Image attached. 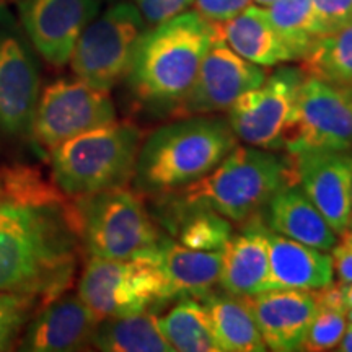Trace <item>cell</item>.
I'll return each instance as SVG.
<instances>
[{"label":"cell","instance_id":"6da1fadb","mask_svg":"<svg viewBox=\"0 0 352 352\" xmlns=\"http://www.w3.org/2000/svg\"><path fill=\"white\" fill-rule=\"evenodd\" d=\"M0 292L50 303L67 292L82 245L74 199L30 166L0 170Z\"/></svg>","mask_w":352,"mask_h":352},{"label":"cell","instance_id":"7a4b0ae2","mask_svg":"<svg viewBox=\"0 0 352 352\" xmlns=\"http://www.w3.org/2000/svg\"><path fill=\"white\" fill-rule=\"evenodd\" d=\"M217 38V23L196 10L148 26L124 77L132 98L148 113L173 118Z\"/></svg>","mask_w":352,"mask_h":352},{"label":"cell","instance_id":"3957f363","mask_svg":"<svg viewBox=\"0 0 352 352\" xmlns=\"http://www.w3.org/2000/svg\"><path fill=\"white\" fill-rule=\"evenodd\" d=\"M236 144L226 118H176L140 144L132 176L135 191L152 197L179 191L209 175Z\"/></svg>","mask_w":352,"mask_h":352},{"label":"cell","instance_id":"277c9868","mask_svg":"<svg viewBox=\"0 0 352 352\" xmlns=\"http://www.w3.org/2000/svg\"><path fill=\"white\" fill-rule=\"evenodd\" d=\"M285 184H294L290 155L254 145H236L209 175L170 195L188 204L212 209L230 222L245 223L261 215L271 197Z\"/></svg>","mask_w":352,"mask_h":352},{"label":"cell","instance_id":"5b68a950","mask_svg":"<svg viewBox=\"0 0 352 352\" xmlns=\"http://www.w3.org/2000/svg\"><path fill=\"white\" fill-rule=\"evenodd\" d=\"M144 132L132 122H109L51 151L52 182L70 199L127 186Z\"/></svg>","mask_w":352,"mask_h":352},{"label":"cell","instance_id":"8992f818","mask_svg":"<svg viewBox=\"0 0 352 352\" xmlns=\"http://www.w3.org/2000/svg\"><path fill=\"white\" fill-rule=\"evenodd\" d=\"M82 248L95 258L155 256L164 240L144 196L126 186L74 199Z\"/></svg>","mask_w":352,"mask_h":352},{"label":"cell","instance_id":"52a82bcc","mask_svg":"<svg viewBox=\"0 0 352 352\" xmlns=\"http://www.w3.org/2000/svg\"><path fill=\"white\" fill-rule=\"evenodd\" d=\"M78 297L100 320L157 314L171 302L157 254L129 259L90 256L78 283Z\"/></svg>","mask_w":352,"mask_h":352},{"label":"cell","instance_id":"ba28073f","mask_svg":"<svg viewBox=\"0 0 352 352\" xmlns=\"http://www.w3.org/2000/svg\"><path fill=\"white\" fill-rule=\"evenodd\" d=\"M148 26L135 3L118 2L95 16L78 36L70 65L76 77L109 91L126 77L140 36Z\"/></svg>","mask_w":352,"mask_h":352},{"label":"cell","instance_id":"9c48e42d","mask_svg":"<svg viewBox=\"0 0 352 352\" xmlns=\"http://www.w3.org/2000/svg\"><path fill=\"white\" fill-rule=\"evenodd\" d=\"M351 147L352 87L307 76L298 88L296 109L284 134V151H349Z\"/></svg>","mask_w":352,"mask_h":352},{"label":"cell","instance_id":"30bf717a","mask_svg":"<svg viewBox=\"0 0 352 352\" xmlns=\"http://www.w3.org/2000/svg\"><path fill=\"white\" fill-rule=\"evenodd\" d=\"M116 121L109 91L88 85L82 78H59L44 88L33 120L32 138L44 151L95 127Z\"/></svg>","mask_w":352,"mask_h":352},{"label":"cell","instance_id":"8fae6325","mask_svg":"<svg viewBox=\"0 0 352 352\" xmlns=\"http://www.w3.org/2000/svg\"><path fill=\"white\" fill-rule=\"evenodd\" d=\"M305 77L300 67H280L233 101L228 122L236 139L267 151L284 148V134Z\"/></svg>","mask_w":352,"mask_h":352},{"label":"cell","instance_id":"7c38bea8","mask_svg":"<svg viewBox=\"0 0 352 352\" xmlns=\"http://www.w3.org/2000/svg\"><path fill=\"white\" fill-rule=\"evenodd\" d=\"M266 77L263 65L243 59L219 36L206 52L191 90L171 120L228 111L233 101L261 85Z\"/></svg>","mask_w":352,"mask_h":352},{"label":"cell","instance_id":"4fadbf2b","mask_svg":"<svg viewBox=\"0 0 352 352\" xmlns=\"http://www.w3.org/2000/svg\"><path fill=\"white\" fill-rule=\"evenodd\" d=\"M289 155L292 183L300 186L340 235L352 214V155L329 148H305Z\"/></svg>","mask_w":352,"mask_h":352},{"label":"cell","instance_id":"5bb4252c","mask_svg":"<svg viewBox=\"0 0 352 352\" xmlns=\"http://www.w3.org/2000/svg\"><path fill=\"white\" fill-rule=\"evenodd\" d=\"M39 83L38 64L23 39L0 28V138H32Z\"/></svg>","mask_w":352,"mask_h":352},{"label":"cell","instance_id":"9a60e30c","mask_svg":"<svg viewBox=\"0 0 352 352\" xmlns=\"http://www.w3.org/2000/svg\"><path fill=\"white\" fill-rule=\"evenodd\" d=\"M98 10L100 0H21L20 6L30 41L56 67L70 63L78 36Z\"/></svg>","mask_w":352,"mask_h":352},{"label":"cell","instance_id":"2e32d148","mask_svg":"<svg viewBox=\"0 0 352 352\" xmlns=\"http://www.w3.org/2000/svg\"><path fill=\"white\" fill-rule=\"evenodd\" d=\"M100 318L78 296L64 292L26 323L20 351L70 352L94 346Z\"/></svg>","mask_w":352,"mask_h":352},{"label":"cell","instance_id":"e0dca14e","mask_svg":"<svg viewBox=\"0 0 352 352\" xmlns=\"http://www.w3.org/2000/svg\"><path fill=\"white\" fill-rule=\"evenodd\" d=\"M267 349L302 351L307 329L318 310L315 290L271 289L246 297Z\"/></svg>","mask_w":352,"mask_h":352},{"label":"cell","instance_id":"ac0fdd59","mask_svg":"<svg viewBox=\"0 0 352 352\" xmlns=\"http://www.w3.org/2000/svg\"><path fill=\"white\" fill-rule=\"evenodd\" d=\"M222 250L219 285L232 296L250 297L270 290V246L267 228L261 215L241 223Z\"/></svg>","mask_w":352,"mask_h":352},{"label":"cell","instance_id":"d6986e66","mask_svg":"<svg viewBox=\"0 0 352 352\" xmlns=\"http://www.w3.org/2000/svg\"><path fill=\"white\" fill-rule=\"evenodd\" d=\"M270 246V290H318L333 283V259L314 248L267 230Z\"/></svg>","mask_w":352,"mask_h":352},{"label":"cell","instance_id":"ffe728a7","mask_svg":"<svg viewBox=\"0 0 352 352\" xmlns=\"http://www.w3.org/2000/svg\"><path fill=\"white\" fill-rule=\"evenodd\" d=\"M264 215L270 230L298 243L323 252H329L338 243L336 232L297 184L280 188L264 208Z\"/></svg>","mask_w":352,"mask_h":352},{"label":"cell","instance_id":"44dd1931","mask_svg":"<svg viewBox=\"0 0 352 352\" xmlns=\"http://www.w3.org/2000/svg\"><path fill=\"white\" fill-rule=\"evenodd\" d=\"M171 300L192 297L202 300L219 285L222 252L188 248L164 236L157 253Z\"/></svg>","mask_w":352,"mask_h":352},{"label":"cell","instance_id":"7402d4cb","mask_svg":"<svg viewBox=\"0 0 352 352\" xmlns=\"http://www.w3.org/2000/svg\"><path fill=\"white\" fill-rule=\"evenodd\" d=\"M217 30L219 36L250 63L272 67L294 60L272 26L266 8L248 6L239 15L217 23Z\"/></svg>","mask_w":352,"mask_h":352},{"label":"cell","instance_id":"603a6c76","mask_svg":"<svg viewBox=\"0 0 352 352\" xmlns=\"http://www.w3.org/2000/svg\"><path fill=\"white\" fill-rule=\"evenodd\" d=\"M201 302L208 310L220 351L263 352L267 349L246 297L210 292Z\"/></svg>","mask_w":352,"mask_h":352},{"label":"cell","instance_id":"cb8c5ba5","mask_svg":"<svg viewBox=\"0 0 352 352\" xmlns=\"http://www.w3.org/2000/svg\"><path fill=\"white\" fill-rule=\"evenodd\" d=\"M157 314L118 316L100 320L94 347L104 352H171V346L158 328Z\"/></svg>","mask_w":352,"mask_h":352},{"label":"cell","instance_id":"d4e9b609","mask_svg":"<svg viewBox=\"0 0 352 352\" xmlns=\"http://www.w3.org/2000/svg\"><path fill=\"white\" fill-rule=\"evenodd\" d=\"M158 328L171 349L178 352H220L208 310L197 298H178L165 315L157 316Z\"/></svg>","mask_w":352,"mask_h":352},{"label":"cell","instance_id":"484cf974","mask_svg":"<svg viewBox=\"0 0 352 352\" xmlns=\"http://www.w3.org/2000/svg\"><path fill=\"white\" fill-rule=\"evenodd\" d=\"M300 63L305 76L352 87V21L318 38Z\"/></svg>","mask_w":352,"mask_h":352},{"label":"cell","instance_id":"4316f807","mask_svg":"<svg viewBox=\"0 0 352 352\" xmlns=\"http://www.w3.org/2000/svg\"><path fill=\"white\" fill-rule=\"evenodd\" d=\"M266 13L294 60H302L324 34L314 13L311 0H276L266 7Z\"/></svg>","mask_w":352,"mask_h":352},{"label":"cell","instance_id":"83f0119b","mask_svg":"<svg viewBox=\"0 0 352 352\" xmlns=\"http://www.w3.org/2000/svg\"><path fill=\"white\" fill-rule=\"evenodd\" d=\"M41 307L43 300L33 294L0 292V351L12 349Z\"/></svg>","mask_w":352,"mask_h":352},{"label":"cell","instance_id":"f1b7e54d","mask_svg":"<svg viewBox=\"0 0 352 352\" xmlns=\"http://www.w3.org/2000/svg\"><path fill=\"white\" fill-rule=\"evenodd\" d=\"M347 318L341 310L328 307H318L316 314L307 329L302 342V351L321 352L336 349L342 334L346 331Z\"/></svg>","mask_w":352,"mask_h":352},{"label":"cell","instance_id":"f546056e","mask_svg":"<svg viewBox=\"0 0 352 352\" xmlns=\"http://www.w3.org/2000/svg\"><path fill=\"white\" fill-rule=\"evenodd\" d=\"M311 7L324 34L352 21V0H311Z\"/></svg>","mask_w":352,"mask_h":352},{"label":"cell","instance_id":"4dcf8cb0","mask_svg":"<svg viewBox=\"0 0 352 352\" xmlns=\"http://www.w3.org/2000/svg\"><path fill=\"white\" fill-rule=\"evenodd\" d=\"M147 26H155L186 12L195 0H134Z\"/></svg>","mask_w":352,"mask_h":352},{"label":"cell","instance_id":"1f68e13d","mask_svg":"<svg viewBox=\"0 0 352 352\" xmlns=\"http://www.w3.org/2000/svg\"><path fill=\"white\" fill-rule=\"evenodd\" d=\"M252 0H195L196 12L214 23L226 21L239 15L250 6Z\"/></svg>","mask_w":352,"mask_h":352},{"label":"cell","instance_id":"d6a6232c","mask_svg":"<svg viewBox=\"0 0 352 352\" xmlns=\"http://www.w3.org/2000/svg\"><path fill=\"white\" fill-rule=\"evenodd\" d=\"M333 271L340 283H352V246L340 243L334 245L331 250Z\"/></svg>","mask_w":352,"mask_h":352},{"label":"cell","instance_id":"836d02e7","mask_svg":"<svg viewBox=\"0 0 352 352\" xmlns=\"http://www.w3.org/2000/svg\"><path fill=\"white\" fill-rule=\"evenodd\" d=\"M338 284H340V296H341L342 308H344V311H347L349 308H352V283L346 284L338 280Z\"/></svg>","mask_w":352,"mask_h":352},{"label":"cell","instance_id":"e575fe53","mask_svg":"<svg viewBox=\"0 0 352 352\" xmlns=\"http://www.w3.org/2000/svg\"><path fill=\"white\" fill-rule=\"evenodd\" d=\"M336 349L341 352H352V323L346 327V331L342 334V340L340 341Z\"/></svg>","mask_w":352,"mask_h":352},{"label":"cell","instance_id":"d590c367","mask_svg":"<svg viewBox=\"0 0 352 352\" xmlns=\"http://www.w3.org/2000/svg\"><path fill=\"white\" fill-rule=\"evenodd\" d=\"M340 236H341V243L352 246V214H351L349 222H347V226L344 227V230L340 233Z\"/></svg>","mask_w":352,"mask_h":352},{"label":"cell","instance_id":"8d00e7d4","mask_svg":"<svg viewBox=\"0 0 352 352\" xmlns=\"http://www.w3.org/2000/svg\"><path fill=\"white\" fill-rule=\"evenodd\" d=\"M253 2L256 3L258 7H264V8H266V7H270L271 3H274L276 0H253Z\"/></svg>","mask_w":352,"mask_h":352},{"label":"cell","instance_id":"74e56055","mask_svg":"<svg viewBox=\"0 0 352 352\" xmlns=\"http://www.w3.org/2000/svg\"><path fill=\"white\" fill-rule=\"evenodd\" d=\"M346 318H347V321H349V323H352V308H349V310L346 311Z\"/></svg>","mask_w":352,"mask_h":352},{"label":"cell","instance_id":"f35d334b","mask_svg":"<svg viewBox=\"0 0 352 352\" xmlns=\"http://www.w3.org/2000/svg\"><path fill=\"white\" fill-rule=\"evenodd\" d=\"M0 189H2V176H0Z\"/></svg>","mask_w":352,"mask_h":352},{"label":"cell","instance_id":"ab89813d","mask_svg":"<svg viewBox=\"0 0 352 352\" xmlns=\"http://www.w3.org/2000/svg\"><path fill=\"white\" fill-rule=\"evenodd\" d=\"M351 206H352V189H351Z\"/></svg>","mask_w":352,"mask_h":352}]
</instances>
